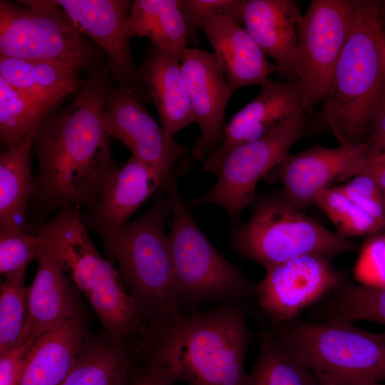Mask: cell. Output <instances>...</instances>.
Wrapping results in <instances>:
<instances>
[{"label":"cell","instance_id":"21","mask_svg":"<svg viewBox=\"0 0 385 385\" xmlns=\"http://www.w3.org/2000/svg\"><path fill=\"white\" fill-rule=\"evenodd\" d=\"M36 261V272L27 290L23 342L35 341L56 328L79 307L65 270L43 245Z\"/></svg>","mask_w":385,"mask_h":385},{"label":"cell","instance_id":"11","mask_svg":"<svg viewBox=\"0 0 385 385\" xmlns=\"http://www.w3.org/2000/svg\"><path fill=\"white\" fill-rule=\"evenodd\" d=\"M358 0H313L302 14L296 55V75L303 108L322 102L348 38Z\"/></svg>","mask_w":385,"mask_h":385},{"label":"cell","instance_id":"14","mask_svg":"<svg viewBox=\"0 0 385 385\" xmlns=\"http://www.w3.org/2000/svg\"><path fill=\"white\" fill-rule=\"evenodd\" d=\"M329 256L301 255L265 269L256 284V302L262 316L277 324L298 318L330 293L346 277Z\"/></svg>","mask_w":385,"mask_h":385},{"label":"cell","instance_id":"12","mask_svg":"<svg viewBox=\"0 0 385 385\" xmlns=\"http://www.w3.org/2000/svg\"><path fill=\"white\" fill-rule=\"evenodd\" d=\"M103 125L111 138L161 178L165 189L188 170L190 158L187 148L158 124L130 90L112 84Z\"/></svg>","mask_w":385,"mask_h":385},{"label":"cell","instance_id":"8","mask_svg":"<svg viewBox=\"0 0 385 385\" xmlns=\"http://www.w3.org/2000/svg\"><path fill=\"white\" fill-rule=\"evenodd\" d=\"M252 205L250 218L234 229L232 245L265 269L307 254L332 257L356 249L354 242L329 230L281 195L255 197Z\"/></svg>","mask_w":385,"mask_h":385},{"label":"cell","instance_id":"36","mask_svg":"<svg viewBox=\"0 0 385 385\" xmlns=\"http://www.w3.org/2000/svg\"><path fill=\"white\" fill-rule=\"evenodd\" d=\"M356 273L365 284L385 285V235L374 237L366 243Z\"/></svg>","mask_w":385,"mask_h":385},{"label":"cell","instance_id":"38","mask_svg":"<svg viewBox=\"0 0 385 385\" xmlns=\"http://www.w3.org/2000/svg\"><path fill=\"white\" fill-rule=\"evenodd\" d=\"M172 375L163 369L133 361L130 385H174Z\"/></svg>","mask_w":385,"mask_h":385},{"label":"cell","instance_id":"22","mask_svg":"<svg viewBox=\"0 0 385 385\" xmlns=\"http://www.w3.org/2000/svg\"><path fill=\"white\" fill-rule=\"evenodd\" d=\"M221 62L227 84L234 93L253 84L261 85L277 72L274 63L240 24L227 16H216L202 29Z\"/></svg>","mask_w":385,"mask_h":385},{"label":"cell","instance_id":"31","mask_svg":"<svg viewBox=\"0 0 385 385\" xmlns=\"http://www.w3.org/2000/svg\"><path fill=\"white\" fill-rule=\"evenodd\" d=\"M314 205L327 216L339 236L349 237L374 234L384 227L351 200L339 185L317 195Z\"/></svg>","mask_w":385,"mask_h":385},{"label":"cell","instance_id":"40","mask_svg":"<svg viewBox=\"0 0 385 385\" xmlns=\"http://www.w3.org/2000/svg\"><path fill=\"white\" fill-rule=\"evenodd\" d=\"M361 171H364L370 174L385 189L384 163L377 160L375 158L366 157Z\"/></svg>","mask_w":385,"mask_h":385},{"label":"cell","instance_id":"26","mask_svg":"<svg viewBox=\"0 0 385 385\" xmlns=\"http://www.w3.org/2000/svg\"><path fill=\"white\" fill-rule=\"evenodd\" d=\"M132 363L128 344L116 343L106 333H88L62 385H130Z\"/></svg>","mask_w":385,"mask_h":385},{"label":"cell","instance_id":"4","mask_svg":"<svg viewBox=\"0 0 385 385\" xmlns=\"http://www.w3.org/2000/svg\"><path fill=\"white\" fill-rule=\"evenodd\" d=\"M37 235L86 297L115 342L128 344L140 335L145 323L119 274L98 253L74 207L60 210L40 226Z\"/></svg>","mask_w":385,"mask_h":385},{"label":"cell","instance_id":"39","mask_svg":"<svg viewBox=\"0 0 385 385\" xmlns=\"http://www.w3.org/2000/svg\"><path fill=\"white\" fill-rule=\"evenodd\" d=\"M370 148L367 155H373L385 148V98L377 107L370 127Z\"/></svg>","mask_w":385,"mask_h":385},{"label":"cell","instance_id":"24","mask_svg":"<svg viewBox=\"0 0 385 385\" xmlns=\"http://www.w3.org/2000/svg\"><path fill=\"white\" fill-rule=\"evenodd\" d=\"M48 116L40 119L19 142L0 155L1 229L25 230L26 207L36 187L31 173V150L37 133Z\"/></svg>","mask_w":385,"mask_h":385},{"label":"cell","instance_id":"23","mask_svg":"<svg viewBox=\"0 0 385 385\" xmlns=\"http://www.w3.org/2000/svg\"><path fill=\"white\" fill-rule=\"evenodd\" d=\"M165 188L161 178L133 155L108 178L98 203L91 208L95 228L125 225L157 190Z\"/></svg>","mask_w":385,"mask_h":385},{"label":"cell","instance_id":"25","mask_svg":"<svg viewBox=\"0 0 385 385\" xmlns=\"http://www.w3.org/2000/svg\"><path fill=\"white\" fill-rule=\"evenodd\" d=\"M0 77L26 97L52 107L63 97L78 92L82 83L72 68L2 55Z\"/></svg>","mask_w":385,"mask_h":385},{"label":"cell","instance_id":"20","mask_svg":"<svg viewBox=\"0 0 385 385\" xmlns=\"http://www.w3.org/2000/svg\"><path fill=\"white\" fill-rule=\"evenodd\" d=\"M139 79L155 107L161 126L170 135L196 123L180 59L150 43L138 68Z\"/></svg>","mask_w":385,"mask_h":385},{"label":"cell","instance_id":"42","mask_svg":"<svg viewBox=\"0 0 385 385\" xmlns=\"http://www.w3.org/2000/svg\"><path fill=\"white\" fill-rule=\"evenodd\" d=\"M381 17L384 29H385V0L380 2Z\"/></svg>","mask_w":385,"mask_h":385},{"label":"cell","instance_id":"3","mask_svg":"<svg viewBox=\"0 0 385 385\" xmlns=\"http://www.w3.org/2000/svg\"><path fill=\"white\" fill-rule=\"evenodd\" d=\"M380 2L358 0L352 26L321 108L307 128L329 132L339 144L368 140L385 98V45Z\"/></svg>","mask_w":385,"mask_h":385},{"label":"cell","instance_id":"44","mask_svg":"<svg viewBox=\"0 0 385 385\" xmlns=\"http://www.w3.org/2000/svg\"><path fill=\"white\" fill-rule=\"evenodd\" d=\"M384 45H385V29L384 31Z\"/></svg>","mask_w":385,"mask_h":385},{"label":"cell","instance_id":"19","mask_svg":"<svg viewBox=\"0 0 385 385\" xmlns=\"http://www.w3.org/2000/svg\"><path fill=\"white\" fill-rule=\"evenodd\" d=\"M88 334L82 309L36 339L22 364L18 385H62Z\"/></svg>","mask_w":385,"mask_h":385},{"label":"cell","instance_id":"6","mask_svg":"<svg viewBox=\"0 0 385 385\" xmlns=\"http://www.w3.org/2000/svg\"><path fill=\"white\" fill-rule=\"evenodd\" d=\"M312 372L319 385H365L385 381V333L342 320L299 318L268 324Z\"/></svg>","mask_w":385,"mask_h":385},{"label":"cell","instance_id":"34","mask_svg":"<svg viewBox=\"0 0 385 385\" xmlns=\"http://www.w3.org/2000/svg\"><path fill=\"white\" fill-rule=\"evenodd\" d=\"M339 187L351 200L385 227V189L373 176L361 171Z\"/></svg>","mask_w":385,"mask_h":385},{"label":"cell","instance_id":"35","mask_svg":"<svg viewBox=\"0 0 385 385\" xmlns=\"http://www.w3.org/2000/svg\"><path fill=\"white\" fill-rule=\"evenodd\" d=\"M246 0H182L183 11L190 35L207 21L219 16L232 18L240 24Z\"/></svg>","mask_w":385,"mask_h":385},{"label":"cell","instance_id":"28","mask_svg":"<svg viewBox=\"0 0 385 385\" xmlns=\"http://www.w3.org/2000/svg\"><path fill=\"white\" fill-rule=\"evenodd\" d=\"M256 360L242 385H319L309 369L269 325L258 332Z\"/></svg>","mask_w":385,"mask_h":385},{"label":"cell","instance_id":"32","mask_svg":"<svg viewBox=\"0 0 385 385\" xmlns=\"http://www.w3.org/2000/svg\"><path fill=\"white\" fill-rule=\"evenodd\" d=\"M26 271L5 276L0 288V353L23 342L28 317Z\"/></svg>","mask_w":385,"mask_h":385},{"label":"cell","instance_id":"10","mask_svg":"<svg viewBox=\"0 0 385 385\" xmlns=\"http://www.w3.org/2000/svg\"><path fill=\"white\" fill-rule=\"evenodd\" d=\"M305 113L301 108L259 139L230 150L218 166L212 188L191 205H217L235 222L254 201L260 179L285 159L292 145L306 132Z\"/></svg>","mask_w":385,"mask_h":385},{"label":"cell","instance_id":"9","mask_svg":"<svg viewBox=\"0 0 385 385\" xmlns=\"http://www.w3.org/2000/svg\"><path fill=\"white\" fill-rule=\"evenodd\" d=\"M0 55L52 62L78 73L99 58L66 19L36 0L0 1Z\"/></svg>","mask_w":385,"mask_h":385},{"label":"cell","instance_id":"15","mask_svg":"<svg viewBox=\"0 0 385 385\" xmlns=\"http://www.w3.org/2000/svg\"><path fill=\"white\" fill-rule=\"evenodd\" d=\"M369 148V140L332 148L317 145L289 154L268 174H273L274 180L282 184V197L301 210L314 205L317 195L334 180L348 181L358 174Z\"/></svg>","mask_w":385,"mask_h":385},{"label":"cell","instance_id":"1","mask_svg":"<svg viewBox=\"0 0 385 385\" xmlns=\"http://www.w3.org/2000/svg\"><path fill=\"white\" fill-rule=\"evenodd\" d=\"M110 74L106 64L88 70L76 96L60 113L48 115L37 133L39 174L34 196L46 209H91L117 169L111 137L103 125L113 81Z\"/></svg>","mask_w":385,"mask_h":385},{"label":"cell","instance_id":"37","mask_svg":"<svg viewBox=\"0 0 385 385\" xmlns=\"http://www.w3.org/2000/svg\"><path fill=\"white\" fill-rule=\"evenodd\" d=\"M34 341L0 353V385H18L24 359Z\"/></svg>","mask_w":385,"mask_h":385},{"label":"cell","instance_id":"5","mask_svg":"<svg viewBox=\"0 0 385 385\" xmlns=\"http://www.w3.org/2000/svg\"><path fill=\"white\" fill-rule=\"evenodd\" d=\"M169 215L168 197L123 225L96 228L108 255L117 261L145 324L159 316L183 310L178 299L168 236L165 232Z\"/></svg>","mask_w":385,"mask_h":385},{"label":"cell","instance_id":"29","mask_svg":"<svg viewBox=\"0 0 385 385\" xmlns=\"http://www.w3.org/2000/svg\"><path fill=\"white\" fill-rule=\"evenodd\" d=\"M312 307L315 318L319 319L317 322L368 321L385 327V285L356 282L345 278Z\"/></svg>","mask_w":385,"mask_h":385},{"label":"cell","instance_id":"33","mask_svg":"<svg viewBox=\"0 0 385 385\" xmlns=\"http://www.w3.org/2000/svg\"><path fill=\"white\" fill-rule=\"evenodd\" d=\"M42 246L38 235L26 230L14 229L0 230V272L4 277L26 271V266L36 260Z\"/></svg>","mask_w":385,"mask_h":385},{"label":"cell","instance_id":"16","mask_svg":"<svg viewBox=\"0 0 385 385\" xmlns=\"http://www.w3.org/2000/svg\"><path fill=\"white\" fill-rule=\"evenodd\" d=\"M180 66L200 130L191 155L204 163L221 143L225 109L233 93L225 79L221 62L214 53L188 48L181 57Z\"/></svg>","mask_w":385,"mask_h":385},{"label":"cell","instance_id":"13","mask_svg":"<svg viewBox=\"0 0 385 385\" xmlns=\"http://www.w3.org/2000/svg\"><path fill=\"white\" fill-rule=\"evenodd\" d=\"M66 19L80 34L91 37L106 54V68L118 86L130 90L142 103L150 98L131 57L127 20L128 0H37Z\"/></svg>","mask_w":385,"mask_h":385},{"label":"cell","instance_id":"43","mask_svg":"<svg viewBox=\"0 0 385 385\" xmlns=\"http://www.w3.org/2000/svg\"><path fill=\"white\" fill-rule=\"evenodd\" d=\"M365 385H385V383L377 381V382L369 383V384H365Z\"/></svg>","mask_w":385,"mask_h":385},{"label":"cell","instance_id":"41","mask_svg":"<svg viewBox=\"0 0 385 385\" xmlns=\"http://www.w3.org/2000/svg\"><path fill=\"white\" fill-rule=\"evenodd\" d=\"M367 158H373L385 164V148L380 152L373 155H366Z\"/></svg>","mask_w":385,"mask_h":385},{"label":"cell","instance_id":"7","mask_svg":"<svg viewBox=\"0 0 385 385\" xmlns=\"http://www.w3.org/2000/svg\"><path fill=\"white\" fill-rule=\"evenodd\" d=\"M167 190L172 216L168 236L181 308L255 299L257 284L225 258L203 234L180 197L177 182Z\"/></svg>","mask_w":385,"mask_h":385},{"label":"cell","instance_id":"27","mask_svg":"<svg viewBox=\"0 0 385 385\" xmlns=\"http://www.w3.org/2000/svg\"><path fill=\"white\" fill-rule=\"evenodd\" d=\"M130 36L147 37L158 47L181 59L190 31L182 0H135L127 20Z\"/></svg>","mask_w":385,"mask_h":385},{"label":"cell","instance_id":"18","mask_svg":"<svg viewBox=\"0 0 385 385\" xmlns=\"http://www.w3.org/2000/svg\"><path fill=\"white\" fill-rule=\"evenodd\" d=\"M302 17L291 0H246L244 7L245 30L287 81L297 79L295 62Z\"/></svg>","mask_w":385,"mask_h":385},{"label":"cell","instance_id":"17","mask_svg":"<svg viewBox=\"0 0 385 385\" xmlns=\"http://www.w3.org/2000/svg\"><path fill=\"white\" fill-rule=\"evenodd\" d=\"M260 86L257 96L224 127L220 146L203 163L205 170L216 173L222 159L233 148L259 139L303 108L302 88L298 79L288 81L267 79Z\"/></svg>","mask_w":385,"mask_h":385},{"label":"cell","instance_id":"30","mask_svg":"<svg viewBox=\"0 0 385 385\" xmlns=\"http://www.w3.org/2000/svg\"><path fill=\"white\" fill-rule=\"evenodd\" d=\"M52 106L34 101L0 77V139L8 148L19 142Z\"/></svg>","mask_w":385,"mask_h":385},{"label":"cell","instance_id":"2","mask_svg":"<svg viewBox=\"0 0 385 385\" xmlns=\"http://www.w3.org/2000/svg\"><path fill=\"white\" fill-rule=\"evenodd\" d=\"M246 301H226L201 312L184 310L146 323L135 346V362L169 372L188 385H242L252 339Z\"/></svg>","mask_w":385,"mask_h":385}]
</instances>
